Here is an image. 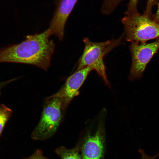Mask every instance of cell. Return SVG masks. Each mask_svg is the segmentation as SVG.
Returning <instances> with one entry per match:
<instances>
[{"mask_svg": "<svg viewBox=\"0 0 159 159\" xmlns=\"http://www.w3.org/2000/svg\"><path fill=\"white\" fill-rule=\"evenodd\" d=\"M47 29L44 32L26 36L20 43L0 50V62L22 63L33 65L45 71L49 67L55 45L49 39Z\"/></svg>", "mask_w": 159, "mask_h": 159, "instance_id": "6da1fadb", "label": "cell"}, {"mask_svg": "<svg viewBox=\"0 0 159 159\" xmlns=\"http://www.w3.org/2000/svg\"><path fill=\"white\" fill-rule=\"evenodd\" d=\"M124 34L117 39H112L104 42H94L89 38L83 39L84 48L83 53L78 61L76 71L86 67H90L96 71L105 84L110 87L106 72L104 57L113 49L122 44Z\"/></svg>", "mask_w": 159, "mask_h": 159, "instance_id": "7a4b0ae2", "label": "cell"}, {"mask_svg": "<svg viewBox=\"0 0 159 159\" xmlns=\"http://www.w3.org/2000/svg\"><path fill=\"white\" fill-rule=\"evenodd\" d=\"M64 113L60 97L54 94L46 98L40 120L31 134L32 139L42 141L52 137L56 132Z\"/></svg>", "mask_w": 159, "mask_h": 159, "instance_id": "3957f363", "label": "cell"}, {"mask_svg": "<svg viewBox=\"0 0 159 159\" xmlns=\"http://www.w3.org/2000/svg\"><path fill=\"white\" fill-rule=\"evenodd\" d=\"M151 16L139 13L125 15L122 22L124 27V34L127 41L131 43L146 42L148 40L159 37V23L153 20Z\"/></svg>", "mask_w": 159, "mask_h": 159, "instance_id": "277c9868", "label": "cell"}, {"mask_svg": "<svg viewBox=\"0 0 159 159\" xmlns=\"http://www.w3.org/2000/svg\"><path fill=\"white\" fill-rule=\"evenodd\" d=\"M132 63L128 79H141L146 66L159 49V37L152 42L131 43L130 47Z\"/></svg>", "mask_w": 159, "mask_h": 159, "instance_id": "5b68a950", "label": "cell"}, {"mask_svg": "<svg viewBox=\"0 0 159 159\" xmlns=\"http://www.w3.org/2000/svg\"><path fill=\"white\" fill-rule=\"evenodd\" d=\"M92 70L88 66L75 71L68 77L60 90L54 94L61 98L62 108L65 112L73 99L79 94L80 88Z\"/></svg>", "mask_w": 159, "mask_h": 159, "instance_id": "8992f818", "label": "cell"}, {"mask_svg": "<svg viewBox=\"0 0 159 159\" xmlns=\"http://www.w3.org/2000/svg\"><path fill=\"white\" fill-rule=\"evenodd\" d=\"M105 130L100 122L95 133L87 131L81 145L82 159H102L104 152Z\"/></svg>", "mask_w": 159, "mask_h": 159, "instance_id": "52a82bcc", "label": "cell"}, {"mask_svg": "<svg viewBox=\"0 0 159 159\" xmlns=\"http://www.w3.org/2000/svg\"><path fill=\"white\" fill-rule=\"evenodd\" d=\"M78 0H55V9L48 29L52 35L62 40L68 18Z\"/></svg>", "mask_w": 159, "mask_h": 159, "instance_id": "ba28073f", "label": "cell"}, {"mask_svg": "<svg viewBox=\"0 0 159 159\" xmlns=\"http://www.w3.org/2000/svg\"><path fill=\"white\" fill-rule=\"evenodd\" d=\"M80 145L79 142L74 147L71 149L61 146L56 148L55 152L60 159H81V156L79 153Z\"/></svg>", "mask_w": 159, "mask_h": 159, "instance_id": "9c48e42d", "label": "cell"}, {"mask_svg": "<svg viewBox=\"0 0 159 159\" xmlns=\"http://www.w3.org/2000/svg\"><path fill=\"white\" fill-rule=\"evenodd\" d=\"M123 0H104L101 8V13L105 15H110Z\"/></svg>", "mask_w": 159, "mask_h": 159, "instance_id": "30bf717a", "label": "cell"}, {"mask_svg": "<svg viewBox=\"0 0 159 159\" xmlns=\"http://www.w3.org/2000/svg\"><path fill=\"white\" fill-rule=\"evenodd\" d=\"M12 113L11 109L3 104L0 105V137L5 125Z\"/></svg>", "mask_w": 159, "mask_h": 159, "instance_id": "8fae6325", "label": "cell"}, {"mask_svg": "<svg viewBox=\"0 0 159 159\" xmlns=\"http://www.w3.org/2000/svg\"><path fill=\"white\" fill-rule=\"evenodd\" d=\"M138 0H130L127 9L125 12V15H131L139 13L137 6Z\"/></svg>", "mask_w": 159, "mask_h": 159, "instance_id": "7c38bea8", "label": "cell"}, {"mask_svg": "<svg viewBox=\"0 0 159 159\" xmlns=\"http://www.w3.org/2000/svg\"><path fill=\"white\" fill-rule=\"evenodd\" d=\"M158 3V0H147L145 9L143 14L147 16H150L152 15V9L153 6Z\"/></svg>", "mask_w": 159, "mask_h": 159, "instance_id": "4fadbf2b", "label": "cell"}, {"mask_svg": "<svg viewBox=\"0 0 159 159\" xmlns=\"http://www.w3.org/2000/svg\"><path fill=\"white\" fill-rule=\"evenodd\" d=\"M24 159H49L45 156L42 150L37 149L30 156L24 158Z\"/></svg>", "mask_w": 159, "mask_h": 159, "instance_id": "5bb4252c", "label": "cell"}, {"mask_svg": "<svg viewBox=\"0 0 159 159\" xmlns=\"http://www.w3.org/2000/svg\"><path fill=\"white\" fill-rule=\"evenodd\" d=\"M139 151L141 154V159H154L158 155V154H157L155 156H150L147 155L144 152V150L143 149H139Z\"/></svg>", "mask_w": 159, "mask_h": 159, "instance_id": "9a60e30c", "label": "cell"}, {"mask_svg": "<svg viewBox=\"0 0 159 159\" xmlns=\"http://www.w3.org/2000/svg\"><path fill=\"white\" fill-rule=\"evenodd\" d=\"M158 9L155 13L152 14L151 17L155 21L159 23V1L158 3Z\"/></svg>", "mask_w": 159, "mask_h": 159, "instance_id": "2e32d148", "label": "cell"}, {"mask_svg": "<svg viewBox=\"0 0 159 159\" xmlns=\"http://www.w3.org/2000/svg\"><path fill=\"white\" fill-rule=\"evenodd\" d=\"M15 79H13L10 80L6 81L3 82H0V95L1 94V88H2L4 86L7 85V84L10 83L13 81L15 80Z\"/></svg>", "mask_w": 159, "mask_h": 159, "instance_id": "e0dca14e", "label": "cell"}]
</instances>
